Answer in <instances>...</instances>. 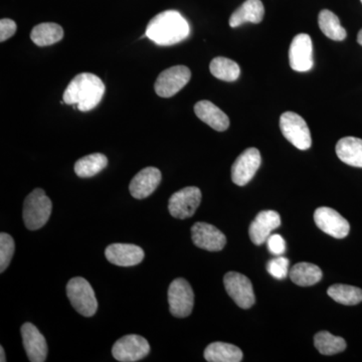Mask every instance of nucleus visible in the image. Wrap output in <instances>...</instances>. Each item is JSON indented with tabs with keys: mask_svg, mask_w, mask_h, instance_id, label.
Listing matches in <instances>:
<instances>
[{
	"mask_svg": "<svg viewBox=\"0 0 362 362\" xmlns=\"http://www.w3.org/2000/svg\"><path fill=\"white\" fill-rule=\"evenodd\" d=\"M268 250L275 256H281L286 252V242L282 235H271L267 240Z\"/></svg>",
	"mask_w": 362,
	"mask_h": 362,
	"instance_id": "2f4dec72",
	"label": "nucleus"
},
{
	"mask_svg": "<svg viewBox=\"0 0 362 362\" xmlns=\"http://www.w3.org/2000/svg\"><path fill=\"white\" fill-rule=\"evenodd\" d=\"M280 128L286 139L299 150H308L312 145L310 129L306 121L294 112L281 115Z\"/></svg>",
	"mask_w": 362,
	"mask_h": 362,
	"instance_id": "39448f33",
	"label": "nucleus"
},
{
	"mask_svg": "<svg viewBox=\"0 0 362 362\" xmlns=\"http://www.w3.org/2000/svg\"><path fill=\"white\" fill-rule=\"evenodd\" d=\"M267 270L272 277L283 280L289 274V259L281 256L271 259L267 265Z\"/></svg>",
	"mask_w": 362,
	"mask_h": 362,
	"instance_id": "7c9ffc66",
	"label": "nucleus"
},
{
	"mask_svg": "<svg viewBox=\"0 0 362 362\" xmlns=\"http://www.w3.org/2000/svg\"><path fill=\"white\" fill-rule=\"evenodd\" d=\"M211 75L225 82H235L240 75V66L233 59L218 57L209 65Z\"/></svg>",
	"mask_w": 362,
	"mask_h": 362,
	"instance_id": "bb28decb",
	"label": "nucleus"
},
{
	"mask_svg": "<svg viewBox=\"0 0 362 362\" xmlns=\"http://www.w3.org/2000/svg\"><path fill=\"white\" fill-rule=\"evenodd\" d=\"M105 256L113 265L133 267L141 263L144 251L136 245L112 244L107 247Z\"/></svg>",
	"mask_w": 362,
	"mask_h": 362,
	"instance_id": "a211bd4d",
	"label": "nucleus"
},
{
	"mask_svg": "<svg viewBox=\"0 0 362 362\" xmlns=\"http://www.w3.org/2000/svg\"><path fill=\"white\" fill-rule=\"evenodd\" d=\"M190 78H192V71L187 66H170L158 76L154 89L159 97H173L187 85Z\"/></svg>",
	"mask_w": 362,
	"mask_h": 362,
	"instance_id": "6e6552de",
	"label": "nucleus"
},
{
	"mask_svg": "<svg viewBox=\"0 0 362 362\" xmlns=\"http://www.w3.org/2000/svg\"><path fill=\"white\" fill-rule=\"evenodd\" d=\"M261 153L257 148H247L233 164L232 180L235 185L244 187L252 180L261 166Z\"/></svg>",
	"mask_w": 362,
	"mask_h": 362,
	"instance_id": "f8f14e48",
	"label": "nucleus"
},
{
	"mask_svg": "<svg viewBox=\"0 0 362 362\" xmlns=\"http://www.w3.org/2000/svg\"><path fill=\"white\" fill-rule=\"evenodd\" d=\"M192 238L195 246L209 252H220L226 244V235L218 228L206 223H194Z\"/></svg>",
	"mask_w": 362,
	"mask_h": 362,
	"instance_id": "4468645a",
	"label": "nucleus"
},
{
	"mask_svg": "<svg viewBox=\"0 0 362 362\" xmlns=\"http://www.w3.org/2000/svg\"><path fill=\"white\" fill-rule=\"evenodd\" d=\"M318 25L321 32L332 40L341 42L346 39L347 33L340 23L337 14L328 9H323L318 16Z\"/></svg>",
	"mask_w": 362,
	"mask_h": 362,
	"instance_id": "393cba45",
	"label": "nucleus"
},
{
	"mask_svg": "<svg viewBox=\"0 0 362 362\" xmlns=\"http://www.w3.org/2000/svg\"><path fill=\"white\" fill-rule=\"evenodd\" d=\"M23 347H25L28 361L44 362L47 356V344L44 335L40 332L37 326L26 322L21 326Z\"/></svg>",
	"mask_w": 362,
	"mask_h": 362,
	"instance_id": "2eb2a0df",
	"label": "nucleus"
},
{
	"mask_svg": "<svg viewBox=\"0 0 362 362\" xmlns=\"http://www.w3.org/2000/svg\"><path fill=\"white\" fill-rule=\"evenodd\" d=\"M64 30L58 23H44L35 25L30 33V39L39 47H47L63 40Z\"/></svg>",
	"mask_w": 362,
	"mask_h": 362,
	"instance_id": "5701e85b",
	"label": "nucleus"
},
{
	"mask_svg": "<svg viewBox=\"0 0 362 362\" xmlns=\"http://www.w3.org/2000/svg\"><path fill=\"white\" fill-rule=\"evenodd\" d=\"M161 173L156 168L142 169L130 182V194L136 199H143L156 192L161 182Z\"/></svg>",
	"mask_w": 362,
	"mask_h": 362,
	"instance_id": "f3484780",
	"label": "nucleus"
},
{
	"mask_svg": "<svg viewBox=\"0 0 362 362\" xmlns=\"http://www.w3.org/2000/svg\"><path fill=\"white\" fill-rule=\"evenodd\" d=\"M202 202V192L199 187H188L171 195L168 202L169 213L175 218L185 220L192 218Z\"/></svg>",
	"mask_w": 362,
	"mask_h": 362,
	"instance_id": "0eeeda50",
	"label": "nucleus"
},
{
	"mask_svg": "<svg viewBox=\"0 0 362 362\" xmlns=\"http://www.w3.org/2000/svg\"><path fill=\"white\" fill-rule=\"evenodd\" d=\"M327 294L337 303L352 306L362 302V290L354 286L335 284L330 286Z\"/></svg>",
	"mask_w": 362,
	"mask_h": 362,
	"instance_id": "c85d7f7f",
	"label": "nucleus"
},
{
	"mask_svg": "<svg viewBox=\"0 0 362 362\" xmlns=\"http://www.w3.org/2000/svg\"><path fill=\"white\" fill-rule=\"evenodd\" d=\"M281 226L280 214L275 211H263L256 216L250 226L249 235L252 242L261 246L270 237L271 233Z\"/></svg>",
	"mask_w": 362,
	"mask_h": 362,
	"instance_id": "dca6fc26",
	"label": "nucleus"
},
{
	"mask_svg": "<svg viewBox=\"0 0 362 362\" xmlns=\"http://www.w3.org/2000/svg\"><path fill=\"white\" fill-rule=\"evenodd\" d=\"M223 284L228 296L242 309L251 308L256 302L254 289L250 279L237 272H230L223 278Z\"/></svg>",
	"mask_w": 362,
	"mask_h": 362,
	"instance_id": "1a4fd4ad",
	"label": "nucleus"
},
{
	"mask_svg": "<svg viewBox=\"0 0 362 362\" xmlns=\"http://www.w3.org/2000/svg\"><path fill=\"white\" fill-rule=\"evenodd\" d=\"M338 158L347 165L362 168V139L344 137L337 145Z\"/></svg>",
	"mask_w": 362,
	"mask_h": 362,
	"instance_id": "412c9836",
	"label": "nucleus"
},
{
	"mask_svg": "<svg viewBox=\"0 0 362 362\" xmlns=\"http://www.w3.org/2000/svg\"><path fill=\"white\" fill-rule=\"evenodd\" d=\"M0 361L6 362V354H4V349L2 346H0Z\"/></svg>",
	"mask_w": 362,
	"mask_h": 362,
	"instance_id": "72a5a7b5",
	"label": "nucleus"
},
{
	"mask_svg": "<svg viewBox=\"0 0 362 362\" xmlns=\"http://www.w3.org/2000/svg\"><path fill=\"white\" fill-rule=\"evenodd\" d=\"M361 2H362V0H361Z\"/></svg>",
	"mask_w": 362,
	"mask_h": 362,
	"instance_id": "c9c22d12",
	"label": "nucleus"
},
{
	"mask_svg": "<svg viewBox=\"0 0 362 362\" xmlns=\"http://www.w3.org/2000/svg\"><path fill=\"white\" fill-rule=\"evenodd\" d=\"M14 240L8 233H0V273H4L11 264L14 254Z\"/></svg>",
	"mask_w": 362,
	"mask_h": 362,
	"instance_id": "c756f323",
	"label": "nucleus"
},
{
	"mask_svg": "<svg viewBox=\"0 0 362 362\" xmlns=\"http://www.w3.org/2000/svg\"><path fill=\"white\" fill-rule=\"evenodd\" d=\"M194 112L195 115L199 117L202 122L218 132H223L230 127V119L228 115L211 102L206 100L197 102L194 106Z\"/></svg>",
	"mask_w": 362,
	"mask_h": 362,
	"instance_id": "6ab92c4d",
	"label": "nucleus"
},
{
	"mask_svg": "<svg viewBox=\"0 0 362 362\" xmlns=\"http://www.w3.org/2000/svg\"><path fill=\"white\" fill-rule=\"evenodd\" d=\"M16 28L18 26H16V21L9 20V18H2L0 21V42H4L11 39L16 33Z\"/></svg>",
	"mask_w": 362,
	"mask_h": 362,
	"instance_id": "473e14b6",
	"label": "nucleus"
},
{
	"mask_svg": "<svg viewBox=\"0 0 362 362\" xmlns=\"http://www.w3.org/2000/svg\"><path fill=\"white\" fill-rule=\"evenodd\" d=\"M265 16V7L261 0H246L230 16V25L238 28L246 23H259Z\"/></svg>",
	"mask_w": 362,
	"mask_h": 362,
	"instance_id": "aec40b11",
	"label": "nucleus"
},
{
	"mask_svg": "<svg viewBox=\"0 0 362 362\" xmlns=\"http://www.w3.org/2000/svg\"><path fill=\"white\" fill-rule=\"evenodd\" d=\"M66 296L75 310L85 317H92L98 310L97 298L92 286L86 279H71L66 285Z\"/></svg>",
	"mask_w": 362,
	"mask_h": 362,
	"instance_id": "20e7f679",
	"label": "nucleus"
},
{
	"mask_svg": "<svg viewBox=\"0 0 362 362\" xmlns=\"http://www.w3.org/2000/svg\"><path fill=\"white\" fill-rule=\"evenodd\" d=\"M314 344L323 356H334L346 349V342L342 337H335L327 331H321L314 337Z\"/></svg>",
	"mask_w": 362,
	"mask_h": 362,
	"instance_id": "cd10ccee",
	"label": "nucleus"
},
{
	"mask_svg": "<svg viewBox=\"0 0 362 362\" xmlns=\"http://www.w3.org/2000/svg\"><path fill=\"white\" fill-rule=\"evenodd\" d=\"M204 358L209 362H240L243 361V352L230 343L214 342L204 350Z\"/></svg>",
	"mask_w": 362,
	"mask_h": 362,
	"instance_id": "4be33fe9",
	"label": "nucleus"
},
{
	"mask_svg": "<svg viewBox=\"0 0 362 362\" xmlns=\"http://www.w3.org/2000/svg\"><path fill=\"white\" fill-rule=\"evenodd\" d=\"M105 85L94 74L82 73L76 76L64 92L63 101L78 110L88 112L96 108L104 96Z\"/></svg>",
	"mask_w": 362,
	"mask_h": 362,
	"instance_id": "f03ea898",
	"label": "nucleus"
},
{
	"mask_svg": "<svg viewBox=\"0 0 362 362\" xmlns=\"http://www.w3.org/2000/svg\"><path fill=\"white\" fill-rule=\"evenodd\" d=\"M169 310L177 318H185L192 314L194 294L192 286L182 278L175 279L168 289Z\"/></svg>",
	"mask_w": 362,
	"mask_h": 362,
	"instance_id": "423d86ee",
	"label": "nucleus"
},
{
	"mask_svg": "<svg viewBox=\"0 0 362 362\" xmlns=\"http://www.w3.org/2000/svg\"><path fill=\"white\" fill-rule=\"evenodd\" d=\"M189 33L187 21L178 11H166L149 21L145 35L156 45L168 47L187 40Z\"/></svg>",
	"mask_w": 362,
	"mask_h": 362,
	"instance_id": "f257e3e1",
	"label": "nucleus"
},
{
	"mask_svg": "<svg viewBox=\"0 0 362 362\" xmlns=\"http://www.w3.org/2000/svg\"><path fill=\"white\" fill-rule=\"evenodd\" d=\"M292 282L302 287H308L320 282L322 271L318 266L311 263H298L290 271Z\"/></svg>",
	"mask_w": 362,
	"mask_h": 362,
	"instance_id": "b1692460",
	"label": "nucleus"
},
{
	"mask_svg": "<svg viewBox=\"0 0 362 362\" xmlns=\"http://www.w3.org/2000/svg\"><path fill=\"white\" fill-rule=\"evenodd\" d=\"M316 226L322 232L327 233L335 239H343L349 235L350 226L349 221L330 207H319L314 213Z\"/></svg>",
	"mask_w": 362,
	"mask_h": 362,
	"instance_id": "9b49d317",
	"label": "nucleus"
},
{
	"mask_svg": "<svg viewBox=\"0 0 362 362\" xmlns=\"http://www.w3.org/2000/svg\"><path fill=\"white\" fill-rule=\"evenodd\" d=\"M52 204L42 188H35L26 197L23 218L28 230H37L47 223L51 216Z\"/></svg>",
	"mask_w": 362,
	"mask_h": 362,
	"instance_id": "7ed1b4c3",
	"label": "nucleus"
},
{
	"mask_svg": "<svg viewBox=\"0 0 362 362\" xmlns=\"http://www.w3.org/2000/svg\"><path fill=\"white\" fill-rule=\"evenodd\" d=\"M290 66L296 71H308L313 66V45L307 33H299L293 39L289 51Z\"/></svg>",
	"mask_w": 362,
	"mask_h": 362,
	"instance_id": "ddd939ff",
	"label": "nucleus"
},
{
	"mask_svg": "<svg viewBox=\"0 0 362 362\" xmlns=\"http://www.w3.org/2000/svg\"><path fill=\"white\" fill-rule=\"evenodd\" d=\"M357 42L362 47V30L358 33V35H357Z\"/></svg>",
	"mask_w": 362,
	"mask_h": 362,
	"instance_id": "f704fd0d",
	"label": "nucleus"
},
{
	"mask_svg": "<svg viewBox=\"0 0 362 362\" xmlns=\"http://www.w3.org/2000/svg\"><path fill=\"white\" fill-rule=\"evenodd\" d=\"M108 165V158L102 153H93L82 157L75 164L76 175L81 178H89L101 173Z\"/></svg>",
	"mask_w": 362,
	"mask_h": 362,
	"instance_id": "a878e982",
	"label": "nucleus"
},
{
	"mask_svg": "<svg viewBox=\"0 0 362 362\" xmlns=\"http://www.w3.org/2000/svg\"><path fill=\"white\" fill-rule=\"evenodd\" d=\"M149 342L140 335H126L117 340L112 349V354L116 361L121 362H135L141 361L148 356Z\"/></svg>",
	"mask_w": 362,
	"mask_h": 362,
	"instance_id": "9d476101",
	"label": "nucleus"
}]
</instances>
